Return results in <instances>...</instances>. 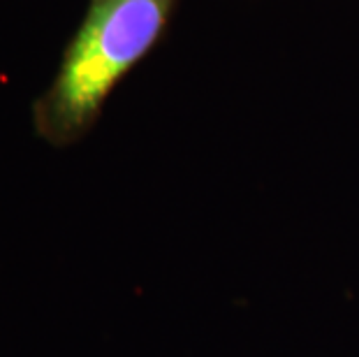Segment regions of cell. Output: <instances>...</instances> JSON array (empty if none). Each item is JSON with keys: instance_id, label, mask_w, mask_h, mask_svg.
<instances>
[{"instance_id": "1", "label": "cell", "mask_w": 359, "mask_h": 357, "mask_svg": "<svg viewBox=\"0 0 359 357\" xmlns=\"http://www.w3.org/2000/svg\"><path fill=\"white\" fill-rule=\"evenodd\" d=\"M177 0H90L49 88L33 105L35 133L70 147L100 116L114 86L158 42Z\"/></svg>"}]
</instances>
